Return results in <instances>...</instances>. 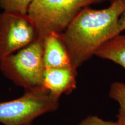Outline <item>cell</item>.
<instances>
[{
  "label": "cell",
  "mask_w": 125,
  "mask_h": 125,
  "mask_svg": "<svg viewBox=\"0 0 125 125\" xmlns=\"http://www.w3.org/2000/svg\"><path fill=\"white\" fill-rule=\"evenodd\" d=\"M125 0H110L106 8L82 9L62 33L72 65L77 69L94 55L101 45L117 35Z\"/></svg>",
  "instance_id": "obj_1"
},
{
  "label": "cell",
  "mask_w": 125,
  "mask_h": 125,
  "mask_svg": "<svg viewBox=\"0 0 125 125\" xmlns=\"http://www.w3.org/2000/svg\"><path fill=\"white\" fill-rule=\"evenodd\" d=\"M107 0H33L27 15L38 37L52 32L62 33L83 9Z\"/></svg>",
  "instance_id": "obj_2"
},
{
  "label": "cell",
  "mask_w": 125,
  "mask_h": 125,
  "mask_svg": "<svg viewBox=\"0 0 125 125\" xmlns=\"http://www.w3.org/2000/svg\"><path fill=\"white\" fill-rule=\"evenodd\" d=\"M43 38L38 37L15 54L0 60L4 75L25 90L42 87L45 70L43 62Z\"/></svg>",
  "instance_id": "obj_3"
},
{
  "label": "cell",
  "mask_w": 125,
  "mask_h": 125,
  "mask_svg": "<svg viewBox=\"0 0 125 125\" xmlns=\"http://www.w3.org/2000/svg\"><path fill=\"white\" fill-rule=\"evenodd\" d=\"M59 98L43 87L26 90L16 99L0 103V123L4 125L31 124L43 114L58 109Z\"/></svg>",
  "instance_id": "obj_4"
},
{
  "label": "cell",
  "mask_w": 125,
  "mask_h": 125,
  "mask_svg": "<svg viewBox=\"0 0 125 125\" xmlns=\"http://www.w3.org/2000/svg\"><path fill=\"white\" fill-rule=\"evenodd\" d=\"M38 37L27 14L6 11L0 14V60L27 46Z\"/></svg>",
  "instance_id": "obj_5"
},
{
  "label": "cell",
  "mask_w": 125,
  "mask_h": 125,
  "mask_svg": "<svg viewBox=\"0 0 125 125\" xmlns=\"http://www.w3.org/2000/svg\"><path fill=\"white\" fill-rule=\"evenodd\" d=\"M76 70L73 67L46 68L42 87L58 98L62 94H70L76 87Z\"/></svg>",
  "instance_id": "obj_6"
},
{
  "label": "cell",
  "mask_w": 125,
  "mask_h": 125,
  "mask_svg": "<svg viewBox=\"0 0 125 125\" xmlns=\"http://www.w3.org/2000/svg\"><path fill=\"white\" fill-rule=\"evenodd\" d=\"M43 57L45 69L73 67L62 33L52 32L43 38Z\"/></svg>",
  "instance_id": "obj_7"
},
{
  "label": "cell",
  "mask_w": 125,
  "mask_h": 125,
  "mask_svg": "<svg viewBox=\"0 0 125 125\" xmlns=\"http://www.w3.org/2000/svg\"><path fill=\"white\" fill-rule=\"evenodd\" d=\"M94 55L112 61L125 69V35H117L101 45Z\"/></svg>",
  "instance_id": "obj_8"
},
{
  "label": "cell",
  "mask_w": 125,
  "mask_h": 125,
  "mask_svg": "<svg viewBox=\"0 0 125 125\" xmlns=\"http://www.w3.org/2000/svg\"><path fill=\"white\" fill-rule=\"evenodd\" d=\"M109 96L119 104V109L116 122L118 125H125V84L123 82H114L111 86Z\"/></svg>",
  "instance_id": "obj_9"
},
{
  "label": "cell",
  "mask_w": 125,
  "mask_h": 125,
  "mask_svg": "<svg viewBox=\"0 0 125 125\" xmlns=\"http://www.w3.org/2000/svg\"><path fill=\"white\" fill-rule=\"evenodd\" d=\"M33 0H0V6L4 11L27 15Z\"/></svg>",
  "instance_id": "obj_10"
},
{
  "label": "cell",
  "mask_w": 125,
  "mask_h": 125,
  "mask_svg": "<svg viewBox=\"0 0 125 125\" xmlns=\"http://www.w3.org/2000/svg\"><path fill=\"white\" fill-rule=\"evenodd\" d=\"M78 125H118L116 122L107 121L96 116H89L82 120Z\"/></svg>",
  "instance_id": "obj_11"
},
{
  "label": "cell",
  "mask_w": 125,
  "mask_h": 125,
  "mask_svg": "<svg viewBox=\"0 0 125 125\" xmlns=\"http://www.w3.org/2000/svg\"><path fill=\"white\" fill-rule=\"evenodd\" d=\"M117 29L119 34H120L122 31L125 30V9L119 18Z\"/></svg>",
  "instance_id": "obj_12"
},
{
  "label": "cell",
  "mask_w": 125,
  "mask_h": 125,
  "mask_svg": "<svg viewBox=\"0 0 125 125\" xmlns=\"http://www.w3.org/2000/svg\"><path fill=\"white\" fill-rule=\"evenodd\" d=\"M32 125V124H29V125Z\"/></svg>",
  "instance_id": "obj_13"
}]
</instances>
